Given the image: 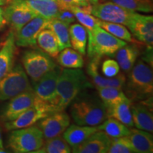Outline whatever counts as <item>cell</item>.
Masks as SVG:
<instances>
[{"mask_svg":"<svg viewBox=\"0 0 153 153\" xmlns=\"http://www.w3.org/2000/svg\"><path fill=\"white\" fill-rule=\"evenodd\" d=\"M98 25L100 27L104 28L105 30H106L107 32H108L111 35L119 38L120 40H123L124 41L131 42V43L135 42V39L133 38L131 32L123 25L116 24V23L105 22V21L100 20L99 19Z\"/></svg>","mask_w":153,"mask_h":153,"instance_id":"cell-33","label":"cell"},{"mask_svg":"<svg viewBox=\"0 0 153 153\" xmlns=\"http://www.w3.org/2000/svg\"><path fill=\"white\" fill-rule=\"evenodd\" d=\"M110 1L124 9L135 12L150 13L153 11L152 2L151 0H103Z\"/></svg>","mask_w":153,"mask_h":153,"instance_id":"cell-34","label":"cell"},{"mask_svg":"<svg viewBox=\"0 0 153 153\" xmlns=\"http://www.w3.org/2000/svg\"><path fill=\"white\" fill-rule=\"evenodd\" d=\"M48 21L41 16H36L32 19L16 33V45L19 47L36 48L38 34L46 28Z\"/></svg>","mask_w":153,"mask_h":153,"instance_id":"cell-12","label":"cell"},{"mask_svg":"<svg viewBox=\"0 0 153 153\" xmlns=\"http://www.w3.org/2000/svg\"><path fill=\"white\" fill-rule=\"evenodd\" d=\"M87 53L91 57L96 55L114 56L120 48L127 44L126 41L115 37L99 25L93 30L87 32Z\"/></svg>","mask_w":153,"mask_h":153,"instance_id":"cell-4","label":"cell"},{"mask_svg":"<svg viewBox=\"0 0 153 153\" xmlns=\"http://www.w3.org/2000/svg\"><path fill=\"white\" fill-rule=\"evenodd\" d=\"M6 23L7 22L4 16V9L0 7V28H2Z\"/></svg>","mask_w":153,"mask_h":153,"instance_id":"cell-40","label":"cell"},{"mask_svg":"<svg viewBox=\"0 0 153 153\" xmlns=\"http://www.w3.org/2000/svg\"><path fill=\"white\" fill-rule=\"evenodd\" d=\"M99 98L104 103L106 108L117 104L128 97L121 89L116 87H97Z\"/></svg>","mask_w":153,"mask_h":153,"instance_id":"cell-32","label":"cell"},{"mask_svg":"<svg viewBox=\"0 0 153 153\" xmlns=\"http://www.w3.org/2000/svg\"><path fill=\"white\" fill-rule=\"evenodd\" d=\"M74 2L76 6L79 7H88L89 5L98 3L99 0H74Z\"/></svg>","mask_w":153,"mask_h":153,"instance_id":"cell-39","label":"cell"},{"mask_svg":"<svg viewBox=\"0 0 153 153\" xmlns=\"http://www.w3.org/2000/svg\"><path fill=\"white\" fill-rule=\"evenodd\" d=\"M7 2H8V0H0V6L5 5Z\"/></svg>","mask_w":153,"mask_h":153,"instance_id":"cell-42","label":"cell"},{"mask_svg":"<svg viewBox=\"0 0 153 153\" xmlns=\"http://www.w3.org/2000/svg\"><path fill=\"white\" fill-rule=\"evenodd\" d=\"M131 110L133 126L137 129L153 132V115L152 111L145 103L131 104Z\"/></svg>","mask_w":153,"mask_h":153,"instance_id":"cell-19","label":"cell"},{"mask_svg":"<svg viewBox=\"0 0 153 153\" xmlns=\"http://www.w3.org/2000/svg\"><path fill=\"white\" fill-rule=\"evenodd\" d=\"M131 100L128 98L120 101L117 104L106 108L107 117H111L116 119L128 127H133V118L131 110Z\"/></svg>","mask_w":153,"mask_h":153,"instance_id":"cell-23","label":"cell"},{"mask_svg":"<svg viewBox=\"0 0 153 153\" xmlns=\"http://www.w3.org/2000/svg\"><path fill=\"white\" fill-rule=\"evenodd\" d=\"M116 60L124 72H129L135 65L137 57L139 55L138 49L135 45H130L126 44L117 51Z\"/></svg>","mask_w":153,"mask_h":153,"instance_id":"cell-26","label":"cell"},{"mask_svg":"<svg viewBox=\"0 0 153 153\" xmlns=\"http://www.w3.org/2000/svg\"><path fill=\"white\" fill-rule=\"evenodd\" d=\"M72 103L70 114L76 125L97 126L108 118L106 106L96 96L78 95Z\"/></svg>","mask_w":153,"mask_h":153,"instance_id":"cell-2","label":"cell"},{"mask_svg":"<svg viewBox=\"0 0 153 153\" xmlns=\"http://www.w3.org/2000/svg\"><path fill=\"white\" fill-rule=\"evenodd\" d=\"M35 99L36 95L33 89L11 99L0 116L1 120L6 123L16 119L21 114L33 106Z\"/></svg>","mask_w":153,"mask_h":153,"instance_id":"cell-14","label":"cell"},{"mask_svg":"<svg viewBox=\"0 0 153 153\" xmlns=\"http://www.w3.org/2000/svg\"><path fill=\"white\" fill-rule=\"evenodd\" d=\"M55 112L57 111H55L53 107L36 98L33 106L21 114L16 119L6 122L4 128L7 131H13L29 127Z\"/></svg>","mask_w":153,"mask_h":153,"instance_id":"cell-9","label":"cell"},{"mask_svg":"<svg viewBox=\"0 0 153 153\" xmlns=\"http://www.w3.org/2000/svg\"><path fill=\"white\" fill-rule=\"evenodd\" d=\"M90 13L100 20L120 24L128 27L136 12L124 9L112 1H106V2L91 4Z\"/></svg>","mask_w":153,"mask_h":153,"instance_id":"cell-8","label":"cell"},{"mask_svg":"<svg viewBox=\"0 0 153 153\" xmlns=\"http://www.w3.org/2000/svg\"><path fill=\"white\" fill-rule=\"evenodd\" d=\"M22 62L25 72L33 84L57 66L52 57L41 49L38 48L24 52Z\"/></svg>","mask_w":153,"mask_h":153,"instance_id":"cell-6","label":"cell"},{"mask_svg":"<svg viewBox=\"0 0 153 153\" xmlns=\"http://www.w3.org/2000/svg\"><path fill=\"white\" fill-rule=\"evenodd\" d=\"M131 70L126 91L130 100H146L152 98L153 74L152 68L143 60H138Z\"/></svg>","mask_w":153,"mask_h":153,"instance_id":"cell-3","label":"cell"},{"mask_svg":"<svg viewBox=\"0 0 153 153\" xmlns=\"http://www.w3.org/2000/svg\"><path fill=\"white\" fill-rule=\"evenodd\" d=\"M44 144L41 129L36 126L13 130L9 137L8 145L14 152H36Z\"/></svg>","mask_w":153,"mask_h":153,"instance_id":"cell-5","label":"cell"},{"mask_svg":"<svg viewBox=\"0 0 153 153\" xmlns=\"http://www.w3.org/2000/svg\"><path fill=\"white\" fill-rule=\"evenodd\" d=\"M97 127L98 130L104 131L111 138L125 137L131 133L129 127L111 117L107 118L102 123Z\"/></svg>","mask_w":153,"mask_h":153,"instance_id":"cell-28","label":"cell"},{"mask_svg":"<svg viewBox=\"0 0 153 153\" xmlns=\"http://www.w3.org/2000/svg\"><path fill=\"white\" fill-rule=\"evenodd\" d=\"M72 149L70 145L63 138L62 135L45 140L44 144L36 153H70Z\"/></svg>","mask_w":153,"mask_h":153,"instance_id":"cell-31","label":"cell"},{"mask_svg":"<svg viewBox=\"0 0 153 153\" xmlns=\"http://www.w3.org/2000/svg\"><path fill=\"white\" fill-rule=\"evenodd\" d=\"M55 19L64 22L65 24H68L69 26L72 23L74 22L76 19L73 13L70 10H68V9H59L58 14H57Z\"/></svg>","mask_w":153,"mask_h":153,"instance_id":"cell-37","label":"cell"},{"mask_svg":"<svg viewBox=\"0 0 153 153\" xmlns=\"http://www.w3.org/2000/svg\"><path fill=\"white\" fill-rule=\"evenodd\" d=\"M60 9H68L70 10V9L72 7L76 6L74 0H57L56 1Z\"/></svg>","mask_w":153,"mask_h":153,"instance_id":"cell-38","label":"cell"},{"mask_svg":"<svg viewBox=\"0 0 153 153\" xmlns=\"http://www.w3.org/2000/svg\"><path fill=\"white\" fill-rule=\"evenodd\" d=\"M91 5L88 7L74 6L70 9L76 20L86 28L87 32L91 31L98 26V19L90 13Z\"/></svg>","mask_w":153,"mask_h":153,"instance_id":"cell-30","label":"cell"},{"mask_svg":"<svg viewBox=\"0 0 153 153\" xmlns=\"http://www.w3.org/2000/svg\"><path fill=\"white\" fill-rule=\"evenodd\" d=\"M3 149V143H2V139H1V128H0V150Z\"/></svg>","mask_w":153,"mask_h":153,"instance_id":"cell-41","label":"cell"},{"mask_svg":"<svg viewBox=\"0 0 153 153\" xmlns=\"http://www.w3.org/2000/svg\"><path fill=\"white\" fill-rule=\"evenodd\" d=\"M70 41L71 46L81 55L86 54L87 47V31L79 24H74L69 26Z\"/></svg>","mask_w":153,"mask_h":153,"instance_id":"cell-25","label":"cell"},{"mask_svg":"<svg viewBox=\"0 0 153 153\" xmlns=\"http://www.w3.org/2000/svg\"><path fill=\"white\" fill-rule=\"evenodd\" d=\"M92 87L80 68L61 70L56 87L54 106L57 111H64L86 88Z\"/></svg>","mask_w":153,"mask_h":153,"instance_id":"cell-1","label":"cell"},{"mask_svg":"<svg viewBox=\"0 0 153 153\" xmlns=\"http://www.w3.org/2000/svg\"><path fill=\"white\" fill-rule=\"evenodd\" d=\"M135 153H152L153 152V137L152 133L137 128L131 129L126 136Z\"/></svg>","mask_w":153,"mask_h":153,"instance_id":"cell-20","label":"cell"},{"mask_svg":"<svg viewBox=\"0 0 153 153\" xmlns=\"http://www.w3.org/2000/svg\"><path fill=\"white\" fill-rule=\"evenodd\" d=\"M57 60L59 64L65 68H82L84 66V60L82 55L74 49L66 48L57 55Z\"/></svg>","mask_w":153,"mask_h":153,"instance_id":"cell-29","label":"cell"},{"mask_svg":"<svg viewBox=\"0 0 153 153\" xmlns=\"http://www.w3.org/2000/svg\"><path fill=\"white\" fill-rule=\"evenodd\" d=\"M101 57H92L90 62L87 65V71L91 79L94 84L96 87H116L123 89L126 83V77L123 73H118L117 75L111 78L103 77L99 73V67Z\"/></svg>","mask_w":153,"mask_h":153,"instance_id":"cell-16","label":"cell"},{"mask_svg":"<svg viewBox=\"0 0 153 153\" xmlns=\"http://www.w3.org/2000/svg\"><path fill=\"white\" fill-rule=\"evenodd\" d=\"M37 45L40 49L52 57H56L60 50L55 34L49 28H44L37 38Z\"/></svg>","mask_w":153,"mask_h":153,"instance_id":"cell-24","label":"cell"},{"mask_svg":"<svg viewBox=\"0 0 153 153\" xmlns=\"http://www.w3.org/2000/svg\"><path fill=\"white\" fill-rule=\"evenodd\" d=\"M61 70L62 68L57 65L54 69L48 72L34 83L33 89L36 98L53 107L55 111H57L54 106V102L56 97V87Z\"/></svg>","mask_w":153,"mask_h":153,"instance_id":"cell-10","label":"cell"},{"mask_svg":"<svg viewBox=\"0 0 153 153\" xmlns=\"http://www.w3.org/2000/svg\"><path fill=\"white\" fill-rule=\"evenodd\" d=\"M128 29L141 43L152 48L153 45V16L135 13Z\"/></svg>","mask_w":153,"mask_h":153,"instance_id":"cell-15","label":"cell"},{"mask_svg":"<svg viewBox=\"0 0 153 153\" xmlns=\"http://www.w3.org/2000/svg\"><path fill=\"white\" fill-rule=\"evenodd\" d=\"M111 138L104 131L98 130L86 140L72 148L74 153H107Z\"/></svg>","mask_w":153,"mask_h":153,"instance_id":"cell-17","label":"cell"},{"mask_svg":"<svg viewBox=\"0 0 153 153\" xmlns=\"http://www.w3.org/2000/svg\"><path fill=\"white\" fill-rule=\"evenodd\" d=\"M15 55V35L14 32L11 31L0 49V80L14 67Z\"/></svg>","mask_w":153,"mask_h":153,"instance_id":"cell-18","label":"cell"},{"mask_svg":"<svg viewBox=\"0 0 153 153\" xmlns=\"http://www.w3.org/2000/svg\"><path fill=\"white\" fill-rule=\"evenodd\" d=\"M51 1H57V0H51Z\"/></svg>","mask_w":153,"mask_h":153,"instance_id":"cell-43","label":"cell"},{"mask_svg":"<svg viewBox=\"0 0 153 153\" xmlns=\"http://www.w3.org/2000/svg\"><path fill=\"white\" fill-rule=\"evenodd\" d=\"M69 25L65 24L57 19H53L48 21L46 28L53 32L58 42L60 50L62 51L66 48L71 47L69 33Z\"/></svg>","mask_w":153,"mask_h":153,"instance_id":"cell-27","label":"cell"},{"mask_svg":"<svg viewBox=\"0 0 153 153\" xmlns=\"http://www.w3.org/2000/svg\"><path fill=\"white\" fill-rule=\"evenodd\" d=\"M38 16H43L48 20L56 18L59 7L56 1L51 0H20Z\"/></svg>","mask_w":153,"mask_h":153,"instance_id":"cell-22","label":"cell"},{"mask_svg":"<svg viewBox=\"0 0 153 153\" xmlns=\"http://www.w3.org/2000/svg\"><path fill=\"white\" fill-rule=\"evenodd\" d=\"M7 3L9 5L4 9V16L6 22L10 24L15 33L38 16L20 0H9Z\"/></svg>","mask_w":153,"mask_h":153,"instance_id":"cell-11","label":"cell"},{"mask_svg":"<svg viewBox=\"0 0 153 153\" xmlns=\"http://www.w3.org/2000/svg\"><path fill=\"white\" fill-rule=\"evenodd\" d=\"M101 71L106 77L111 78L116 76L120 72V66L117 61L108 59L103 62Z\"/></svg>","mask_w":153,"mask_h":153,"instance_id":"cell-36","label":"cell"},{"mask_svg":"<svg viewBox=\"0 0 153 153\" xmlns=\"http://www.w3.org/2000/svg\"><path fill=\"white\" fill-rule=\"evenodd\" d=\"M31 89L24 68L18 64L0 80V101L9 100Z\"/></svg>","mask_w":153,"mask_h":153,"instance_id":"cell-7","label":"cell"},{"mask_svg":"<svg viewBox=\"0 0 153 153\" xmlns=\"http://www.w3.org/2000/svg\"><path fill=\"white\" fill-rule=\"evenodd\" d=\"M38 127L41 129L44 139L48 140L62 135L70 125V116L60 111L50 114L39 120Z\"/></svg>","mask_w":153,"mask_h":153,"instance_id":"cell-13","label":"cell"},{"mask_svg":"<svg viewBox=\"0 0 153 153\" xmlns=\"http://www.w3.org/2000/svg\"><path fill=\"white\" fill-rule=\"evenodd\" d=\"M108 153H133L134 150L126 136L111 138Z\"/></svg>","mask_w":153,"mask_h":153,"instance_id":"cell-35","label":"cell"},{"mask_svg":"<svg viewBox=\"0 0 153 153\" xmlns=\"http://www.w3.org/2000/svg\"><path fill=\"white\" fill-rule=\"evenodd\" d=\"M98 131L97 126L71 125L62 133V137L71 148L77 146Z\"/></svg>","mask_w":153,"mask_h":153,"instance_id":"cell-21","label":"cell"}]
</instances>
